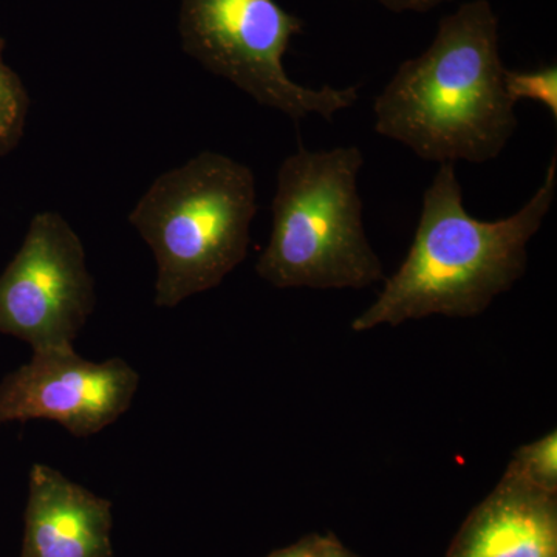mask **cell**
<instances>
[{"instance_id": "ba28073f", "label": "cell", "mask_w": 557, "mask_h": 557, "mask_svg": "<svg viewBox=\"0 0 557 557\" xmlns=\"http://www.w3.org/2000/svg\"><path fill=\"white\" fill-rule=\"evenodd\" d=\"M21 557H113L112 504L36 463L28 478Z\"/></svg>"}, {"instance_id": "9c48e42d", "label": "cell", "mask_w": 557, "mask_h": 557, "mask_svg": "<svg viewBox=\"0 0 557 557\" xmlns=\"http://www.w3.org/2000/svg\"><path fill=\"white\" fill-rule=\"evenodd\" d=\"M446 557H557V494L505 469L465 520Z\"/></svg>"}, {"instance_id": "3957f363", "label": "cell", "mask_w": 557, "mask_h": 557, "mask_svg": "<svg viewBox=\"0 0 557 557\" xmlns=\"http://www.w3.org/2000/svg\"><path fill=\"white\" fill-rule=\"evenodd\" d=\"M256 212L255 172L223 153L203 150L157 177L129 215L156 256V306L219 287L247 258Z\"/></svg>"}, {"instance_id": "5bb4252c", "label": "cell", "mask_w": 557, "mask_h": 557, "mask_svg": "<svg viewBox=\"0 0 557 557\" xmlns=\"http://www.w3.org/2000/svg\"><path fill=\"white\" fill-rule=\"evenodd\" d=\"M375 2L394 13H429L453 0H375Z\"/></svg>"}, {"instance_id": "8fae6325", "label": "cell", "mask_w": 557, "mask_h": 557, "mask_svg": "<svg viewBox=\"0 0 557 557\" xmlns=\"http://www.w3.org/2000/svg\"><path fill=\"white\" fill-rule=\"evenodd\" d=\"M508 468L539 490L557 494V434L548 432L516 450Z\"/></svg>"}, {"instance_id": "30bf717a", "label": "cell", "mask_w": 557, "mask_h": 557, "mask_svg": "<svg viewBox=\"0 0 557 557\" xmlns=\"http://www.w3.org/2000/svg\"><path fill=\"white\" fill-rule=\"evenodd\" d=\"M5 39L0 35V157L20 146L27 126L30 97L21 76L3 60Z\"/></svg>"}, {"instance_id": "4fadbf2b", "label": "cell", "mask_w": 557, "mask_h": 557, "mask_svg": "<svg viewBox=\"0 0 557 557\" xmlns=\"http://www.w3.org/2000/svg\"><path fill=\"white\" fill-rule=\"evenodd\" d=\"M307 557H358L335 534H310Z\"/></svg>"}, {"instance_id": "6da1fadb", "label": "cell", "mask_w": 557, "mask_h": 557, "mask_svg": "<svg viewBox=\"0 0 557 557\" xmlns=\"http://www.w3.org/2000/svg\"><path fill=\"white\" fill-rule=\"evenodd\" d=\"M557 193V157L544 182L509 218H472L463 203L456 164H440L424 190L420 220L408 256L387 278L379 298L351 321V330L405 324L429 317L475 318L515 287L528 265V244L552 211Z\"/></svg>"}, {"instance_id": "52a82bcc", "label": "cell", "mask_w": 557, "mask_h": 557, "mask_svg": "<svg viewBox=\"0 0 557 557\" xmlns=\"http://www.w3.org/2000/svg\"><path fill=\"white\" fill-rule=\"evenodd\" d=\"M138 386L137 370L121 358L91 362L75 348L33 351L0 383V426L49 420L73 437H91L129 410Z\"/></svg>"}, {"instance_id": "5b68a950", "label": "cell", "mask_w": 557, "mask_h": 557, "mask_svg": "<svg viewBox=\"0 0 557 557\" xmlns=\"http://www.w3.org/2000/svg\"><path fill=\"white\" fill-rule=\"evenodd\" d=\"M306 22L276 0H182L178 32L185 53L230 81L260 106L298 121H332L359 98V86L311 89L289 78L284 57Z\"/></svg>"}, {"instance_id": "7a4b0ae2", "label": "cell", "mask_w": 557, "mask_h": 557, "mask_svg": "<svg viewBox=\"0 0 557 557\" xmlns=\"http://www.w3.org/2000/svg\"><path fill=\"white\" fill-rule=\"evenodd\" d=\"M498 28L490 0L446 14L428 50L401 62L373 101L376 134L434 163L496 160L519 124Z\"/></svg>"}, {"instance_id": "8992f818", "label": "cell", "mask_w": 557, "mask_h": 557, "mask_svg": "<svg viewBox=\"0 0 557 557\" xmlns=\"http://www.w3.org/2000/svg\"><path fill=\"white\" fill-rule=\"evenodd\" d=\"M95 302L78 234L60 212H38L0 274V333L25 341L33 351L70 350Z\"/></svg>"}, {"instance_id": "7c38bea8", "label": "cell", "mask_w": 557, "mask_h": 557, "mask_svg": "<svg viewBox=\"0 0 557 557\" xmlns=\"http://www.w3.org/2000/svg\"><path fill=\"white\" fill-rule=\"evenodd\" d=\"M505 89L512 102L520 100L541 102L557 121V65L519 72L505 70Z\"/></svg>"}, {"instance_id": "9a60e30c", "label": "cell", "mask_w": 557, "mask_h": 557, "mask_svg": "<svg viewBox=\"0 0 557 557\" xmlns=\"http://www.w3.org/2000/svg\"><path fill=\"white\" fill-rule=\"evenodd\" d=\"M309 536L300 539L296 544L288 545V547L276 549V552L271 553V555L267 557H307V552H309Z\"/></svg>"}, {"instance_id": "277c9868", "label": "cell", "mask_w": 557, "mask_h": 557, "mask_svg": "<svg viewBox=\"0 0 557 557\" xmlns=\"http://www.w3.org/2000/svg\"><path fill=\"white\" fill-rule=\"evenodd\" d=\"M358 146L300 148L278 166L273 228L256 273L276 288L361 289L384 278L368 239Z\"/></svg>"}]
</instances>
